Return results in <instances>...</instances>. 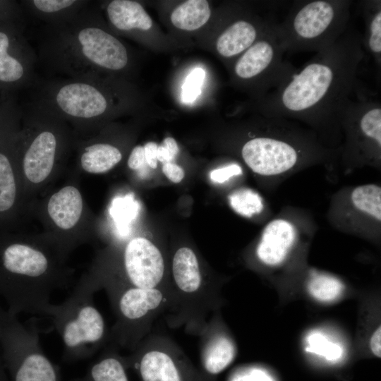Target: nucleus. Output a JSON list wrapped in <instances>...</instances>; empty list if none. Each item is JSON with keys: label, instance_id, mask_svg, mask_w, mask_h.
Wrapping results in <instances>:
<instances>
[{"label": "nucleus", "instance_id": "1", "mask_svg": "<svg viewBox=\"0 0 381 381\" xmlns=\"http://www.w3.org/2000/svg\"><path fill=\"white\" fill-rule=\"evenodd\" d=\"M364 57L362 35L349 25L332 45L260 99V111L322 130L339 127L342 109L359 85L357 73Z\"/></svg>", "mask_w": 381, "mask_h": 381}, {"label": "nucleus", "instance_id": "2", "mask_svg": "<svg viewBox=\"0 0 381 381\" xmlns=\"http://www.w3.org/2000/svg\"><path fill=\"white\" fill-rule=\"evenodd\" d=\"M90 2L66 21L43 25L37 63L51 75L100 78L102 71L118 72L128 66L126 47L103 27Z\"/></svg>", "mask_w": 381, "mask_h": 381}, {"label": "nucleus", "instance_id": "3", "mask_svg": "<svg viewBox=\"0 0 381 381\" xmlns=\"http://www.w3.org/2000/svg\"><path fill=\"white\" fill-rule=\"evenodd\" d=\"M65 259L49 238H0V296L8 313L48 316L52 293L69 284Z\"/></svg>", "mask_w": 381, "mask_h": 381}, {"label": "nucleus", "instance_id": "4", "mask_svg": "<svg viewBox=\"0 0 381 381\" xmlns=\"http://www.w3.org/2000/svg\"><path fill=\"white\" fill-rule=\"evenodd\" d=\"M21 107L18 172L23 193L48 181L74 144L71 128L48 109L30 99Z\"/></svg>", "mask_w": 381, "mask_h": 381}, {"label": "nucleus", "instance_id": "5", "mask_svg": "<svg viewBox=\"0 0 381 381\" xmlns=\"http://www.w3.org/2000/svg\"><path fill=\"white\" fill-rule=\"evenodd\" d=\"M169 304L163 315L167 325L199 336L212 314L218 311V286L204 274L195 252L179 247L173 254L167 279Z\"/></svg>", "mask_w": 381, "mask_h": 381}, {"label": "nucleus", "instance_id": "6", "mask_svg": "<svg viewBox=\"0 0 381 381\" xmlns=\"http://www.w3.org/2000/svg\"><path fill=\"white\" fill-rule=\"evenodd\" d=\"M96 292L84 276L66 301L50 309L48 317L61 338L65 362L89 358L109 343V331L94 303Z\"/></svg>", "mask_w": 381, "mask_h": 381}, {"label": "nucleus", "instance_id": "7", "mask_svg": "<svg viewBox=\"0 0 381 381\" xmlns=\"http://www.w3.org/2000/svg\"><path fill=\"white\" fill-rule=\"evenodd\" d=\"M349 0L296 1L277 29L286 53L319 52L332 45L350 23Z\"/></svg>", "mask_w": 381, "mask_h": 381}, {"label": "nucleus", "instance_id": "8", "mask_svg": "<svg viewBox=\"0 0 381 381\" xmlns=\"http://www.w3.org/2000/svg\"><path fill=\"white\" fill-rule=\"evenodd\" d=\"M102 289L106 291L116 318L108 344L133 351L150 334L157 317L167 311L169 291L119 284H106Z\"/></svg>", "mask_w": 381, "mask_h": 381}, {"label": "nucleus", "instance_id": "9", "mask_svg": "<svg viewBox=\"0 0 381 381\" xmlns=\"http://www.w3.org/2000/svg\"><path fill=\"white\" fill-rule=\"evenodd\" d=\"M0 349L9 381H61L59 369L42 349L35 325L27 326L3 310Z\"/></svg>", "mask_w": 381, "mask_h": 381}, {"label": "nucleus", "instance_id": "10", "mask_svg": "<svg viewBox=\"0 0 381 381\" xmlns=\"http://www.w3.org/2000/svg\"><path fill=\"white\" fill-rule=\"evenodd\" d=\"M25 14L18 12L0 17V95L15 96L32 88L36 75L37 53L25 35Z\"/></svg>", "mask_w": 381, "mask_h": 381}, {"label": "nucleus", "instance_id": "11", "mask_svg": "<svg viewBox=\"0 0 381 381\" xmlns=\"http://www.w3.org/2000/svg\"><path fill=\"white\" fill-rule=\"evenodd\" d=\"M120 264V270L102 275L88 273L86 276L97 291L109 284L168 289L164 256L149 239L138 236L128 241L122 251Z\"/></svg>", "mask_w": 381, "mask_h": 381}, {"label": "nucleus", "instance_id": "12", "mask_svg": "<svg viewBox=\"0 0 381 381\" xmlns=\"http://www.w3.org/2000/svg\"><path fill=\"white\" fill-rule=\"evenodd\" d=\"M276 22L236 61L234 73L244 81L255 83L260 98L277 87L296 68L284 60L286 53Z\"/></svg>", "mask_w": 381, "mask_h": 381}, {"label": "nucleus", "instance_id": "13", "mask_svg": "<svg viewBox=\"0 0 381 381\" xmlns=\"http://www.w3.org/2000/svg\"><path fill=\"white\" fill-rule=\"evenodd\" d=\"M123 358L126 366L135 368L142 381H186V356L168 337L150 334Z\"/></svg>", "mask_w": 381, "mask_h": 381}, {"label": "nucleus", "instance_id": "14", "mask_svg": "<svg viewBox=\"0 0 381 381\" xmlns=\"http://www.w3.org/2000/svg\"><path fill=\"white\" fill-rule=\"evenodd\" d=\"M277 119L274 117L270 134L253 137L241 148V156L246 164L260 175L272 176L284 173L291 169L299 157L300 150L296 144L290 142L289 138L277 135L274 134L276 131H272Z\"/></svg>", "mask_w": 381, "mask_h": 381}, {"label": "nucleus", "instance_id": "15", "mask_svg": "<svg viewBox=\"0 0 381 381\" xmlns=\"http://www.w3.org/2000/svg\"><path fill=\"white\" fill-rule=\"evenodd\" d=\"M20 121L21 114L0 139V225L14 217L23 194L18 164Z\"/></svg>", "mask_w": 381, "mask_h": 381}, {"label": "nucleus", "instance_id": "16", "mask_svg": "<svg viewBox=\"0 0 381 381\" xmlns=\"http://www.w3.org/2000/svg\"><path fill=\"white\" fill-rule=\"evenodd\" d=\"M198 337L201 363L207 373L219 374L232 363L236 354V344L224 330L217 311L211 315Z\"/></svg>", "mask_w": 381, "mask_h": 381}, {"label": "nucleus", "instance_id": "17", "mask_svg": "<svg viewBox=\"0 0 381 381\" xmlns=\"http://www.w3.org/2000/svg\"><path fill=\"white\" fill-rule=\"evenodd\" d=\"M46 211L50 222L66 235L82 221L84 200L80 190L73 185L64 186L48 199Z\"/></svg>", "mask_w": 381, "mask_h": 381}, {"label": "nucleus", "instance_id": "18", "mask_svg": "<svg viewBox=\"0 0 381 381\" xmlns=\"http://www.w3.org/2000/svg\"><path fill=\"white\" fill-rule=\"evenodd\" d=\"M276 22L274 18L259 24L244 19L236 20L218 37L216 42L217 52L224 58L242 54Z\"/></svg>", "mask_w": 381, "mask_h": 381}, {"label": "nucleus", "instance_id": "19", "mask_svg": "<svg viewBox=\"0 0 381 381\" xmlns=\"http://www.w3.org/2000/svg\"><path fill=\"white\" fill-rule=\"evenodd\" d=\"M296 237L293 225L284 219H275L264 229L256 249L258 259L268 266H277L286 258Z\"/></svg>", "mask_w": 381, "mask_h": 381}, {"label": "nucleus", "instance_id": "20", "mask_svg": "<svg viewBox=\"0 0 381 381\" xmlns=\"http://www.w3.org/2000/svg\"><path fill=\"white\" fill-rule=\"evenodd\" d=\"M73 146L78 150L80 168L88 174H99L109 171L122 159L121 151L115 145L74 136Z\"/></svg>", "mask_w": 381, "mask_h": 381}, {"label": "nucleus", "instance_id": "21", "mask_svg": "<svg viewBox=\"0 0 381 381\" xmlns=\"http://www.w3.org/2000/svg\"><path fill=\"white\" fill-rule=\"evenodd\" d=\"M90 2L87 0H23L19 3L24 13H28L44 24H56L71 18Z\"/></svg>", "mask_w": 381, "mask_h": 381}, {"label": "nucleus", "instance_id": "22", "mask_svg": "<svg viewBox=\"0 0 381 381\" xmlns=\"http://www.w3.org/2000/svg\"><path fill=\"white\" fill-rule=\"evenodd\" d=\"M105 10L109 23L117 30H147L152 27L151 18L137 1L113 0Z\"/></svg>", "mask_w": 381, "mask_h": 381}, {"label": "nucleus", "instance_id": "23", "mask_svg": "<svg viewBox=\"0 0 381 381\" xmlns=\"http://www.w3.org/2000/svg\"><path fill=\"white\" fill-rule=\"evenodd\" d=\"M86 373L71 381H129L126 364L116 347L107 344Z\"/></svg>", "mask_w": 381, "mask_h": 381}, {"label": "nucleus", "instance_id": "24", "mask_svg": "<svg viewBox=\"0 0 381 381\" xmlns=\"http://www.w3.org/2000/svg\"><path fill=\"white\" fill-rule=\"evenodd\" d=\"M365 23V32L362 36L364 52L373 58L378 67L381 65V1H363L361 3Z\"/></svg>", "mask_w": 381, "mask_h": 381}, {"label": "nucleus", "instance_id": "25", "mask_svg": "<svg viewBox=\"0 0 381 381\" xmlns=\"http://www.w3.org/2000/svg\"><path fill=\"white\" fill-rule=\"evenodd\" d=\"M210 14V8L207 1L189 0L174 10L171 20L176 28L192 31L205 25L209 20Z\"/></svg>", "mask_w": 381, "mask_h": 381}, {"label": "nucleus", "instance_id": "26", "mask_svg": "<svg viewBox=\"0 0 381 381\" xmlns=\"http://www.w3.org/2000/svg\"><path fill=\"white\" fill-rule=\"evenodd\" d=\"M307 289L310 296L322 303H331L342 294L344 285L337 278L317 272L310 276Z\"/></svg>", "mask_w": 381, "mask_h": 381}, {"label": "nucleus", "instance_id": "27", "mask_svg": "<svg viewBox=\"0 0 381 381\" xmlns=\"http://www.w3.org/2000/svg\"><path fill=\"white\" fill-rule=\"evenodd\" d=\"M353 205L376 219L381 220V188L375 184H367L356 188L351 193Z\"/></svg>", "mask_w": 381, "mask_h": 381}, {"label": "nucleus", "instance_id": "28", "mask_svg": "<svg viewBox=\"0 0 381 381\" xmlns=\"http://www.w3.org/2000/svg\"><path fill=\"white\" fill-rule=\"evenodd\" d=\"M305 342V349L308 352L322 356L331 362L337 361L344 355L343 346L320 331L310 332Z\"/></svg>", "mask_w": 381, "mask_h": 381}, {"label": "nucleus", "instance_id": "29", "mask_svg": "<svg viewBox=\"0 0 381 381\" xmlns=\"http://www.w3.org/2000/svg\"><path fill=\"white\" fill-rule=\"evenodd\" d=\"M231 208L238 214L248 217L260 213L263 203L258 193L249 188H240L229 195Z\"/></svg>", "mask_w": 381, "mask_h": 381}, {"label": "nucleus", "instance_id": "30", "mask_svg": "<svg viewBox=\"0 0 381 381\" xmlns=\"http://www.w3.org/2000/svg\"><path fill=\"white\" fill-rule=\"evenodd\" d=\"M20 114L21 107L16 102L15 96L0 95V139Z\"/></svg>", "mask_w": 381, "mask_h": 381}, {"label": "nucleus", "instance_id": "31", "mask_svg": "<svg viewBox=\"0 0 381 381\" xmlns=\"http://www.w3.org/2000/svg\"><path fill=\"white\" fill-rule=\"evenodd\" d=\"M205 76V71L201 68L193 69L186 77L182 86L181 99L184 103H192L201 93Z\"/></svg>", "mask_w": 381, "mask_h": 381}, {"label": "nucleus", "instance_id": "32", "mask_svg": "<svg viewBox=\"0 0 381 381\" xmlns=\"http://www.w3.org/2000/svg\"><path fill=\"white\" fill-rule=\"evenodd\" d=\"M179 151V148L176 141L173 138H166L157 147V161L163 164L171 162L178 155Z\"/></svg>", "mask_w": 381, "mask_h": 381}, {"label": "nucleus", "instance_id": "33", "mask_svg": "<svg viewBox=\"0 0 381 381\" xmlns=\"http://www.w3.org/2000/svg\"><path fill=\"white\" fill-rule=\"evenodd\" d=\"M242 174V169L238 164H231L216 169L210 172V179L216 183H224L231 177Z\"/></svg>", "mask_w": 381, "mask_h": 381}, {"label": "nucleus", "instance_id": "34", "mask_svg": "<svg viewBox=\"0 0 381 381\" xmlns=\"http://www.w3.org/2000/svg\"><path fill=\"white\" fill-rule=\"evenodd\" d=\"M145 162L144 147L141 145L135 146L128 157V167L132 170H138Z\"/></svg>", "mask_w": 381, "mask_h": 381}, {"label": "nucleus", "instance_id": "35", "mask_svg": "<svg viewBox=\"0 0 381 381\" xmlns=\"http://www.w3.org/2000/svg\"><path fill=\"white\" fill-rule=\"evenodd\" d=\"M162 169L164 175L174 183L181 182L184 177L183 169L172 162L163 164Z\"/></svg>", "mask_w": 381, "mask_h": 381}, {"label": "nucleus", "instance_id": "36", "mask_svg": "<svg viewBox=\"0 0 381 381\" xmlns=\"http://www.w3.org/2000/svg\"><path fill=\"white\" fill-rule=\"evenodd\" d=\"M234 381H272V380L265 371L251 369L236 376Z\"/></svg>", "mask_w": 381, "mask_h": 381}, {"label": "nucleus", "instance_id": "37", "mask_svg": "<svg viewBox=\"0 0 381 381\" xmlns=\"http://www.w3.org/2000/svg\"><path fill=\"white\" fill-rule=\"evenodd\" d=\"M144 147L146 163L152 169L157 167V151L158 145L156 143L148 142Z\"/></svg>", "mask_w": 381, "mask_h": 381}, {"label": "nucleus", "instance_id": "38", "mask_svg": "<svg viewBox=\"0 0 381 381\" xmlns=\"http://www.w3.org/2000/svg\"><path fill=\"white\" fill-rule=\"evenodd\" d=\"M22 10L19 2L10 0H0V17L18 12Z\"/></svg>", "mask_w": 381, "mask_h": 381}, {"label": "nucleus", "instance_id": "39", "mask_svg": "<svg viewBox=\"0 0 381 381\" xmlns=\"http://www.w3.org/2000/svg\"><path fill=\"white\" fill-rule=\"evenodd\" d=\"M380 327H377L373 333L370 340V347L375 356L380 357Z\"/></svg>", "mask_w": 381, "mask_h": 381}, {"label": "nucleus", "instance_id": "40", "mask_svg": "<svg viewBox=\"0 0 381 381\" xmlns=\"http://www.w3.org/2000/svg\"><path fill=\"white\" fill-rule=\"evenodd\" d=\"M0 381H9L8 376L5 368L0 349Z\"/></svg>", "mask_w": 381, "mask_h": 381}, {"label": "nucleus", "instance_id": "41", "mask_svg": "<svg viewBox=\"0 0 381 381\" xmlns=\"http://www.w3.org/2000/svg\"><path fill=\"white\" fill-rule=\"evenodd\" d=\"M3 310H4V309H3V308H1V306H0V316H1V313H2V311H3Z\"/></svg>", "mask_w": 381, "mask_h": 381}]
</instances>
